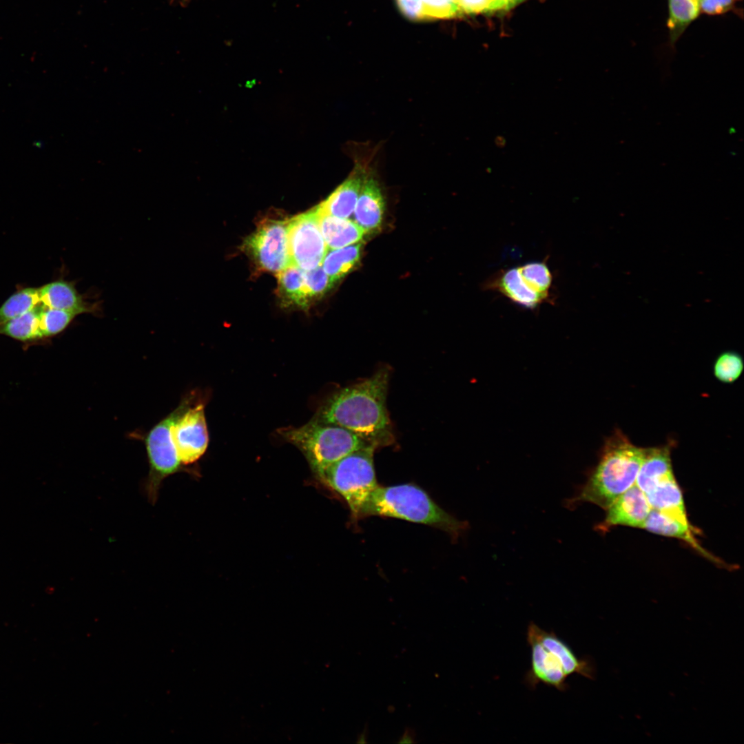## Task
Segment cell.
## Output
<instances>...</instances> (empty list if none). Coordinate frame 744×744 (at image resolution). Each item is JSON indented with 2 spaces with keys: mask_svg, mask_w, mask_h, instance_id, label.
I'll return each mask as SVG.
<instances>
[{
  "mask_svg": "<svg viewBox=\"0 0 744 744\" xmlns=\"http://www.w3.org/2000/svg\"><path fill=\"white\" fill-rule=\"evenodd\" d=\"M389 369H378L370 378L333 393L313 419L344 428L375 448L394 442L386 408Z\"/></svg>",
  "mask_w": 744,
  "mask_h": 744,
  "instance_id": "obj_1",
  "label": "cell"
},
{
  "mask_svg": "<svg viewBox=\"0 0 744 744\" xmlns=\"http://www.w3.org/2000/svg\"><path fill=\"white\" fill-rule=\"evenodd\" d=\"M644 448L633 444L619 430L607 438L598 464L586 482L566 502L568 508L583 502L606 510L620 495L635 484Z\"/></svg>",
  "mask_w": 744,
  "mask_h": 744,
  "instance_id": "obj_2",
  "label": "cell"
},
{
  "mask_svg": "<svg viewBox=\"0 0 744 744\" xmlns=\"http://www.w3.org/2000/svg\"><path fill=\"white\" fill-rule=\"evenodd\" d=\"M382 516L422 524L457 537L467 524L448 514L420 487L413 484L378 486L364 504L359 518Z\"/></svg>",
  "mask_w": 744,
  "mask_h": 744,
  "instance_id": "obj_3",
  "label": "cell"
},
{
  "mask_svg": "<svg viewBox=\"0 0 744 744\" xmlns=\"http://www.w3.org/2000/svg\"><path fill=\"white\" fill-rule=\"evenodd\" d=\"M278 433L302 452L318 476L349 453L372 446L344 428L315 419L300 427L282 428Z\"/></svg>",
  "mask_w": 744,
  "mask_h": 744,
  "instance_id": "obj_4",
  "label": "cell"
},
{
  "mask_svg": "<svg viewBox=\"0 0 744 744\" xmlns=\"http://www.w3.org/2000/svg\"><path fill=\"white\" fill-rule=\"evenodd\" d=\"M376 448L356 450L329 466L319 475L347 502L353 517L358 519L370 494L379 486L373 465Z\"/></svg>",
  "mask_w": 744,
  "mask_h": 744,
  "instance_id": "obj_5",
  "label": "cell"
},
{
  "mask_svg": "<svg viewBox=\"0 0 744 744\" xmlns=\"http://www.w3.org/2000/svg\"><path fill=\"white\" fill-rule=\"evenodd\" d=\"M185 397L165 417L154 425L143 439L149 462V473L145 490L149 503L155 504L163 481L168 476L183 470L171 436L172 426L179 415L190 404Z\"/></svg>",
  "mask_w": 744,
  "mask_h": 744,
  "instance_id": "obj_6",
  "label": "cell"
},
{
  "mask_svg": "<svg viewBox=\"0 0 744 744\" xmlns=\"http://www.w3.org/2000/svg\"><path fill=\"white\" fill-rule=\"evenodd\" d=\"M288 220H263L242 248L259 270L279 273L291 265L287 238Z\"/></svg>",
  "mask_w": 744,
  "mask_h": 744,
  "instance_id": "obj_7",
  "label": "cell"
},
{
  "mask_svg": "<svg viewBox=\"0 0 744 744\" xmlns=\"http://www.w3.org/2000/svg\"><path fill=\"white\" fill-rule=\"evenodd\" d=\"M291 262L303 270L322 265L328 247L320 232L316 208L288 220Z\"/></svg>",
  "mask_w": 744,
  "mask_h": 744,
  "instance_id": "obj_8",
  "label": "cell"
},
{
  "mask_svg": "<svg viewBox=\"0 0 744 744\" xmlns=\"http://www.w3.org/2000/svg\"><path fill=\"white\" fill-rule=\"evenodd\" d=\"M171 436L183 465L195 462L205 453L209 434L203 403L190 404L184 409L172 426Z\"/></svg>",
  "mask_w": 744,
  "mask_h": 744,
  "instance_id": "obj_9",
  "label": "cell"
},
{
  "mask_svg": "<svg viewBox=\"0 0 744 744\" xmlns=\"http://www.w3.org/2000/svg\"><path fill=\"white\" fill-rule=\"evenodd\" d=\"M526 641L531 651L530 667L524 679L527 687L535 690L543 683L561 692L567 690L568 676L561 657L530 635L526 634Z\"/></svg>",
  "mask_w": 744,
  "mask_h": 744,
  "instance_id": "obj_10",
  "label": "cell"
},
{
  "mask_svg": "<svg viewBox=\"0 0 744 744\" xmlns=\"http://www.w3.org/2000/svg\"><path fill=\"white\" fill-rule=\"evenodd\" d=\"M651 509L645 493L634 484L606 509V516L596 529L606 533L617 526L642 528Z\"/></svg>",
  "mask_w": 744,
  "mask_h": 744,
  "instance_id": "obj_11",
  "label": "cell"
},
{
  "mask_svg": "<svg viewBox=\"0 0 744 744\" xmlns=\"http://www.w3.org/2000/svg\"><path fill=\"white\" fill-rule=\"evenodd\" d=\"M484 288L498 292L513 303L528 309H535L548 302L526 284L517 267L495 273L485 281Z\"/></svg>",
  "mask_w": 744,
  "mask_h": 744,
  "instance_id": "obj_12",
  "label": "cell"
},
{
  "mask_svg": "<svg viewBox=\"0 0 744 744\" xmlns=\"http://www.w3.org/2000/svg\"><path fill=\"white\" fill-rule=\"evenodd\" d=\"M40 303L46 307L69 311L75 315L95 313L96 304L86 300L73 282L59 279L38 288Z\"/></svg>",
  "mask_w": 744,
  "mask_h": 744,
  "instance_id": "obj_13",
  "label": "cell"
},
{
  "mask_svg": "<svg viewBox=\"0 0 744 744\" xmlns=\"http://www.w3.org/2000/svg\"><path fill=\"white\" fill-rule=\"evenodd\" d=\"M526 634L533 637L543 645L559 655L564 661L565 670L568 676L577 674L589 679H595L596 669L594 661L588 657L579 658L570 645L553 631H546L530 621L528 626Z\"/></svg>",
  "mask_w": 744,
  "mask_h": 744,
  "instance_id": "obj_14",
  "label": "cell"
},
{
  "mask_svg": "<svg viewBox=\"0 0 744 744\" xmlns=\"http://www.w3.org/2000/svg\"><path fill=\"white\" fill-rule=\"evenodd\" d=\"M365 178L364 172L358 167L325 200L316 207V210L335 217L349 218L354 211Z\"/></svg>",
  "mask_w": 744,
  "mask_h": 744,
  "instance_id": "obj_15",
  "label": "cell"
},
{
  "mask_svg": "<svg viewBox=\"0 0 744 744\" xmlns=\"http://www.w3.org/2000/svg\"><path fill=\"white\" fill-rule=\"evenodd\" d=\"M384 209L378 183L373 177H366L353 211L354 222L364 232L374 231L382 222Z\"/></svg>",
  "mask_w": 744,
  "mask_h": 744,
  "instance_id": "obj_16",
  "label": "cell"
},
{
  "mask_svg": "<svg viewBox=\"0 0 744 744\" xmlns=\"http://www.w3.org/2000/svg\"><path fill=\"white\" fill-rule=\"evenodd\" d=\"M674 476L669 446L644 448L635 484L644 493L663 479Z\"/></svg>",
  "mask_w": 744,
  "mask_h": 744,
  "instance_id": "obj_17",
  "label": "cell"
},
{
  "mask_svg": "<svg viewBox=\"0 0 744 744\" xmlns=\"http://www.w3.org/2000/svg\"><path fill=\"white\" fill-rule=\"evenodd\" d=\"M645 495L652 509L692 526L687 517L681 490L674 476L663 479Z\"/></svg>",
  "mask_w": 744,
  "mask_h": 744,
  "instance_id": "obj_18",
  "label": "cell"
},
{
  "mask_svg": "<svg viewBox=\"0 0 744 744\" xmlns=\"http://www.w3.org/2000/svg\"><path fill=\"white\" fill-rule=\"evenodd\" d=\"M316 211L328 249L342 248L362 240L365 232L354 221L320 213L316 208Z\"/></svg>",
  "mask_w": 744,
  "mask_h": 744,
  "instance_id": "obj_19",
  "label": "cell"
},
{
  "mask_svg": "<svg viewBox=\"0 0 744 744\" xmlns=\"http://www.w3.org/2000/svg\"><path fill=\"white\" fill-rule=\"evenodd\" d=\"M642 528L657 535L683 540L703 556L716 561L715 557H712L699 544L692 526L687 525L661 511L651 509Z\"/></svg>",
  "mask_w": 744,
  "mask_h": 744,
  "instance_id": "obj_20",
  "label": "cell"
},
{
  "mask_svg": "<svg viewBox=\"0 0 744 744\" xmlns=\"http://www.w3.org/2000/svg\"><path fill=\"white\" fill-rule=\"evenodd\" d=\"M277 278V295L283 307L309 308L311 302L305 289L304 270L291 264L278 273Z\"/></svg>",
  "mask_w": 744,
  "mask_h": 744,
  "instance_id": "obj_21",
  "label": "cell"
},
{
  "mask_svg": "<svg viewBox=\"0 0 744 744\" xmlns=\"http://www.w3.org/2000/svg\"><path fill=\"white\" fill-rule=\"evenodd\" d=\"M362 243H355L342 248L328 249L322 267L334 284L348 273L358 263Z\"/></svg>",
  "mask_w": 744,
  "mask_h": 744,
  "instance_id": "obj_22",
  "label": "cell"
},
{
  "mask_svg": "<svg viewBox=\"0 0 744 744\" xmlns=\"http://www.w3.org/2000/svg\"><path fill=\"white\" fill-rule=\"evenodd\" d=\"M517 268L526 284L550 302L552 276L546 260L530 262Z\"/></svg>",
  "mask_w": 744,
  "mask_h": 744,
  "instance_id": "obj_23",
  "label": "cell"
},
{
  "mask_svg": "<svg viewBox=\"0 0 744 744\" xmlns=\"http://www.w3.org/2000/svg\"><path fill=\"white\" fill-rule=\"evenodd\" d=\"M39 303L38 288H19L0 307V324L23 315Z\"/></svg>",
  "mask_w": 744,
  "mask_h": 744,
  "instance_id": "obj_24",
  "label": "cell"
},
{
  "mask_svg": "<svg viewBox=\"0 0 744 744\" xmlns=\"http://www.w3.org/2000/svg\"><path fill=\"white\" fill-rule=\"evenodd\" d=\"M76 316L73 313L48 308L41 304L39 330L43 342L63 331Z\"/></svg>",
  "mask_w": 744,
  "mask_h": 744,
  "instance_id": "obj_25",
  "label": "cell"
},
{
  "mask_svg": "<svg viewBox=\"0 0 744 744\" xmlns=\"http://www.w3.org/2000/svg\"><path fill=\"white\" fill-rule=\"evenodd\" d=\"M699 0H669L668 27L678 31L693 21L699 13Z\"/></svg>",
  "mask_w": 744,
  "mask_h": 744,
  "instance_id": "obj_26",
  "label": "cell"
},
{
  "mask_svg": "<svg viewBox=\"0 0 744 744\" xmlns=\"http://www.w3.org/2000/svg\"><path fill=\"white\" fill-rule=\"evenodd\" d=\"M744 367L742 357L737 353L727 351L721 353L714 364V374L724 383H732L741 375Z\"/></svg>",
  "mask_w": 744,
  "mask_h": 744,
  "instance_id": "obj_27",
  "label": "cell"
},
{
  "mask_svg": "<svg viewBox=\"0 0 744 744\" xmlns=\"http://www.w3.org/2000/svg\"><path fill=\"white\" fill-rule=\"evenodd\" d=\"M304 285L310 302L323 296L331 289L333 283L323 269L322 265L304 270Z\"/></svg>",
  "mask_w": 744,
  "mask_h": 744,
  "instance_id": "obj_28",
  "label": "cell"
},
{
  "mask_svg": "<svg viewBox=\"0 0 744 744\" xmlns=\"http://www.w3.org/2000/svg\"><path fill=\"white\" fill-rule=\"evenodd\" d=\"M425 14L430 21L450 19L464 16L453 0H422Z\"/></svg>",
  "mask_w": 744,
  "mask_h": 744,
  "instance_id": "obj_29",
  "label": "cell"
},
{
  "mask_svg": "<svg viewBox=\"0 0 744 744\" xmlns=\"http://www.w3.org/2000/svg\"><path fill=\"white\" fill-rule=\"evenodd\" d=\"M457 5L463 15L501 11L498 0H458Z\"/></svg>",
  "mask_w": 744,
  "mask_h": 744,
  "instance_id": "obj_30",
  "label": "cell"
},
{
  "mask_svg": "<svg viewBox=\"0 0 744 744\" xmlns=\"http://www.w3.org/2000/svg\"><path fill=\"white\" fill-rule=\"evenodd\" d=\"M401 13L413 21H430L425 14L422 0H395Z\"/></svg>",
  "mask_w": 744,
  "mask_h": 744,
  "instance_id": "obj_31",
  "label": "cell"
},
{
  "mask_svg": "<svg viewBox=\"0 0 744 744\" xmlns=\"http://www.w3.org/2000/svg\"><path fill=\"white\" fill-rule=\"evenodd\" d=\"M734 0H699L702 10L710 14H721L729 10Z\"/></svg>",
  "mask_w": 744,
  "mask_h": 744,
  "instance_id": "obj_32",
  "label": "cell"
},
{
  "mask_svg": "<svg viewBox=\"0 0 744 744\" xmlns=\"http://www.w3.org/2000/svg\"><path fill=\"white\" fill-rule=\"evenodd\" d=\"M415 736L416 734L415 730L411 727H406L404 730L403 734L402 735L397 743L400 744L415 743H417L415 740Z\"/></svg>",
  "mask_w": 744,
  "mask_h": 744,
  "instance_id": "obj_33",
  "label": "cell"
},
{
  "mask_svg": "<svg viewBox=\"0 0 744 744\" xmlns=\"http://www.w3.org/2000/svg\"><path fill=\"white\" fill-rule=\"evenodd\" d=\"M525 0H498L501 11H508Z\"/></svg>",
  "mask_w": 744,
  "mask_h": 744,
  "instance_id": "obj_34",
  "label": "cell"
},
{
  "mask_svg": "<svg viewBox=\"0 0 744 744\" xmlns=\"http://www.w3.org/2000/svg\"><path fill=\"white\" fill-rule=\"evenodd\" d=\"M367 734H368V727H367V724H366L365 727L363 729V730L362 731V732H360L358 735L356 743H364V744L367 743V741H366Z\"/></svg>",
  "mask_w": 744,
  "mask_h": 744,
  "instance_id": "obj_35",
  "label": "cell"
},
{
  "mask_svg": "<svg viewBox=\"0 0 744 744\" xmlns=\"http://www.w3.org/2000/svg\"><path fill=\"white\" fill-rule=\"evenodd\" d=\"M184 3H187L189 0H182Z\"/></svg>",
  "mask_w": 744,
  "mask_h": 744,
  "instance_id": "obj_36",
  "label": "cell"
},
{
  "mask_svg": "<svg viewBox=\"0 0 744 744\" xmlns=\"http://www.w3.org/2000/svg\"><path fill=\"white\" fill-rule=\"evenodd\" d=\"M453 1L454 2H455V3H456L457 4V1H458V0H453Z\"/></svg>",
  "mask_w": 744,
  "mask_h": 744,
  "instance_id": "obj_37",
  "label": "cell"
}]
</instances>
